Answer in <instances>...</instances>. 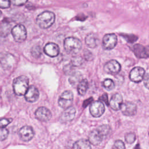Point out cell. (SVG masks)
<instances>
[{
  "label": "cell",
  "instance_id": "1",
  "mask_svg": "<svg viewBox=\"0 0 149 149\" xmlns=\"http://www.w3.org/2000/svg\"><path fill=\"white\" fill-rule=\"evenodd\" d=\"M110 130L111 128L108 125H103L99 126L97 129L93 130L89 134V142L94 146L100 144L103 139L109 133Z\"/></svg>",
  "mask_w": 149,
  "mask_h": 149
},
{
  "label": "cell",
  "instance_id": "2",
  "mask_svg": "<svg viewBox=\"0 0 149 149\" xmlns=\"http://www.w3.org/2000/svg\"><path fill=\"white\" fill-rule=\"evenodd\" d=\"M14 93L18 96L24 95L29 88V79L25 76H20L15 79L13 83Z\"/></svg>",
  "mask_w": 149,
  "mask_h": 149
},
{
  "label": "cell",
  "instance_id": "3",
  "mask_svg": "<svg viewBox=\"0 0 149 149\" xmlns=\"http://www.w3.org/2000/svg\"><path fill=\"white\" fill-rule=\"evenodd\" d=\"M55 19V14L50 11H45L40 13L36 19V23L42 29L51 27Z\"/></svg>",
  "mask_w": 149,
  "mask_h": 149
},
{
  "label": "cell",
  "instance_id": "4",
  "mask_svg": "<svg viewBox=\"0 0 149 149\" xmlns=\"http://www.w3.org/2000/svg\"><path fill=\"white\" fill-rule=\"evenodd\" d=\"M82 47L81 41L74 37L66 38L64 41V48L70 54H77L80 52Z\"/></svg>",
  "mask_w": 149,
  "mask_h": 149
},
{
  "label": "cell",
  "instance_id": "5",
  "mask_svg": "<svg viewBox=\"0 0 149 149\" xmlns=\"http://www.w3.org/2000/svg\"><path fill=\"white\" fill-rule=\"evenodd\" d=\"M12 34L16 42L24 41L27 37V31L25 27L22 24H17L12 29Z\"/></svg>",
  "mask_w": 149,
  "mask_h": 149
},
{
  "label": "cell",
  "instance_id": "6",
  "mask_svg": "<svg viewBox=\"0 0 149 149\" xmlns=\"http://www.w3.org/2000/svg\"><path fill=\"white\" fill-rule=\"evenodd\" d=\"M73 100V95L72 91H65L59 97L58 100V104L60 107L66 109L71 107Z\"/></svg>",
  "mask_w": 149,
  "mask_h": 149
},
{
  "label": "cell",
  "instance_id": "7",
  "mask_svg": "<svg viewBox=\"0 0 149 149\" xmlns=\"http://www.w3.org/2000/svg\"><path fill=\"white\" fill-rule=\"evenodd\" d=\"M117 41V37L115 34H107L102 39L103 47L105 49H112L116 46Z\"/></svg>",
  "mask_w": 149,
  "mask_h": 149
},
{
  "label": "cell",
  "instance_id": "8",
  "mask_svg": "<svg viewBox=\"0 0 149 149\" xmlns=\"http://www.w3.org/2000/svg\"><path fill=\"white\" fill-rule=\"evenodd\" d=\"M121 69L120 63L116 60H111L107 62L104 65V71L108 74H118Z\"/></svg>",
  "mask_w": 149,
  "mask_h": 149
},
{
  "label": "cell",
  "instance_id": "9",
  "mask_svg": "<svg viewBox=\"0 0 149 149\" xmlns=\"http://www.w3.org/2000/svg\"><path fill=\"white\" fill-rule=\"evenodd\" d=\"M90 111L91 115L94 117L98 118L101 116L105 111L104 104L100 101L92 102L90 107Z\"/></svg>",
  "mask_w": 149,
  "mask_h": 149
},
{
  "label": "cell",
  "instance_id": "10",
  "mask_svg": "<svg viewBox=\"0 0 149 149\" xmlns=\"http://www.w3.org/2000/svg\"><path fill=\"white\" fill-rule=\"evenodd\" d=\"M145 76V70L141 67H135L130 72V79L135 83L140 82Z\"/></svg>",
  "mask_w": 149,
  "mask_h": 149
},
{
  "label": "cell",
  "instance_id": "11",
  "mask_svg": "<svg viewBox=\"0 0 149 149\" xmlns=\"http://www.w3.org/2000/svg\"><path fill=\"white\" fill-rule=\"evenodd\" d=\"M120 109L122 113L125 116H132L137 112V106L135 104L131 102H126L122 103Z\"/></svg>",
  "mask_w": 149,
  "mask_h": 149
},
{
  "label": "cell",
  "instance_id": "12",
  "mask_svg": "<svg viewBox=\"0 0 149 149\" xmlns=\"http://www.w3.org/2000/svg\"><path fill=\"white\" fill-rule=\"evenodd\" d=\"M19 135L23 141H28L33 137L34 132L32 127L30 126H24L19 130Z\"/></svg>",
  "mask_w": 149,
  "mask_h": 149
},
{
  "label": "cell",
  "instance_id": "13",
  "mask_svg": "<svg viewBox=\"0 0 149 149\" xmlns=\"http://www.w3.org/2000/svg\"><path fill=\"white\" fill-rule=\"evenodd\" d=\"M35 115L37 119L41 121L46 122L49 120L52 116L51 111L44 107H39L35 112Z\"/></svg>",
  "mask_w": 149,
  "mask_h": 149
},
{
  "label": "cell",
  "instance_id": "14",
  "mask_svg": "<svg viewBox=\"0 0 149 149\" xmlns=\"http://www.w3.org/2000/svg\"><path fill=\"white\" fill-rule=\"evenodd\" d=\"M39 97V91L38 89L34 86H31L29 87L26 93L24 94L25 99L30 102L36 101Z\"/></svg>",
  "mask_w": 149,
  "mask_h": 149
},
{
  "label": "cell",
  "instance_id": "15",
  "mask_svg": "<svg viewBox=\"0 0 149 149\" xmlns=\"http://www.w3.org/2000/svg\"><path fill=\"white\" fill-rule=\"evenodd\" d=\"M76 114V109L73 107H70L62 113L60 116V121L62 123H66L72 120Z\"/></svg>",
  "mask_w": 149,
  "mask_h": 149
},
{
  "label": "cell",
  "instance_id": "16",
  "mask_svg": "<svg viewBox=\"0 0 149 149\" xmlns=\"http://www.w3.org/2000/svg\"><path fill=\"white\" fill-rule=\"evenodd\" d=\"M44 51L47 55L51 57H55L59 54V48L57 44L54 42H49L44 47Z\"/></svg>",
  "mask_w": 149,
  "mask_h": 149
},
{
  "label": "cell",
  "instance_id": "17",
  "mask_svg": "<svg viewBox=\"0 0 149 149\" xmlns=\"http://www.w3.org/2000/svg\"><path fill=\"white\" fill-rule=\"evenodd\" d=\"M122 103V97L120 94L118 93H116L114 95H113L109 101V105L111 108L115 111H118L120 109Z\"/></svg>",
  "mask_w": 149,
  "mask_h": 149
},
{
  "label": "cell",
  "instance_id": "18",
  "mask_svg": "<svg viewBox=\"0 0 149 149\" xmlns=\"http://www.w3.org/2000/svg\"><path fill=\"white\" fill-rule=\"evenodd\" d=\"M133 52L136 56L139 58H146L149 56V53L147 48H145L139 44L134 45Z\"/></svg>",
  "mask_w": 149,
  "mask_h": 149
},
{
  "label": "cell",
  "instance_id": "19",
  "mask_svg": "<svg viewBox=\"0 0 149 149\" xmlns=\"http://www.w3.org/2000/svg\"><path fill=\"white\" fill-rule=\"evenodd\" d=\"M86 44L89 48H95L99 44V39L98 36L94 33L88 34L85 39Z\"/></svg>",
  "mask_w": 149,
  "mask_h": 149
},
{
  "label": "cell",
  "instance_id": "20",
  "mask_svg": "<svg viewBox=\"0 0 149 149\" xmlns=\"http://www.w3.org/2000/svg\"><path fill=\"white\" fill-rule=\"evenodd\" d=\"M90 143L86 139H80L76 141L72 147V149H91Z\"/></svg>",
  "mask_w": 149,
  "mask_h": 149
},
{
  "label": "cell",
  "instance_id": "21",
  "mask_svg": "<svg viewBox=\"0 0 149 149\" xmlns=\"http://www.w3.org/2000/svg\"><path fill=\"white\" fill-rule=\"evenodd\" d=\"M11 31V25L8 22H2L0 23V36L5 37L8 36Z\"/></svg>",
  "mask_w": 149,
  "mask_h": 149
},
{
  "label": "cell",
  "instance_id": "22",
  "mask_svg": "<svg viewBox=\"0 0 149 149\" xmlns=\"http://www.w3.org/2000/svg\"><path fill=\"white\" fill-rule=\"evenodd\" d=\"M82 75L79 72H74L72 74H70V76L69 79V83L73 86H76L78 85L79 82L82 80Z\"/></svg>",
  "mask_w": 149,
  "mask_h": 149
},
{
  "label": "cell",
  "instance_id": "23",
  "mask_svg": "<svg viewBox=\"0 0 149 149\" xmlns=\"http://www.w3.org/2000/svg\"><path fill=\"white\" fill-rule=\"evenodd\" d=\"M88 83L86 79H82L77 85V91L79 95H84L88 88Z\"/></svg>",
  "mask_w": 149,
  "mask_h": 149
},
{
  "label": "cell",
  "instance_id": "24",
  "mask_svg": "<svg viewBox=\"0 0 149 149\" xmlns=\"http://www.w3.org/2000/svg\"><path fill=\"white\" fill-rule=\"evenodd\" d=\"M31 53L32 56L35 58H38L41 56L42 51L41 48L39 45H35L34 46L31 51Z\"/></svg>",
  "mask_w": 149,
  "mask_h": 149
},
{
  "label": "cell",
  "instance_id": "25",
  "mask_svg": "<svg viewBox=\"0 0 149 149\" xmlns=\"http://www.w3.org/2000/svg\"><path fill=\"white\" fill-rule=\"evenodd\" d=\"M102 86L105 88H106L108 90H111L115 87L114 82L112 80L110 79H107L104 80L102 83Z\"/></svg>",
  "mask_w": 149,
  "mask_h": 149
},
{
  "label": "cell",
  "instance_id": "26",
  "mask_svg": "<svg viewBox=\"0 0 149 149\" xmlns=\"http://www.w3.org/2000/svg\"><path fill=\"white\" fill-rule=\"evenodd\" d=\"M82 62H83L82 58L80 56H76L72 58L71 65L73 66H79L82 64Z\"/></svg>",
  "mask_w": 149,
  "mask_h": 149
},
{
  "label": "cell",
  "instance_id": "27",
  "mask_svg": "<svg viewBox=\"0 0 149 149\" xmlns=\"http://www.w3.org/2000/svg\"><path fill=\"white\" fill-rule=\"evenodd\" d=\"M136 140V135L133 133H127L125 136V140L129 144H132Z\"/></svg>",
  "mask_w": 149,
  "mask_h": 149
},
{
  "label": "cell",
  "instance_id": "28",
  "mask_svg": "<svg viewBox=\"0 0 149 149\" xmlns=\"http://www.w3.org/2000/svg\"><path fill=\"white\" fill-rule=\"evenodd\" d=\"M9 132L7 129L2 127L0 128V140L2 141L6 139L8 136Z\"/></svg>",
  "mask_w": 149,
  "mask_h": 149
},
{
  "label": "cell",
  "instance_id": "29",
  "mask_svg": "<svg viewBox=\"0 0 149 149\" xmlns=\"http://www.w3.org/2000/svg\"><path fill=\"white\" fill-rule=\"evenodd\" d=\"M112 149H125V146L122 141L118 140L115 141Z\"/></svg>",
  "mask_w": 149,
  "mask_h": 149
},
{
  "label": "cell",
  "instance_id": "30",
  "mask_svg": "<svg viewBox=\"0 0 149 149\" xmlns=\"http://www.w3.org/2000/svg\"><path fill=\"white\" fill-rule=\"evenodd\" d=\"M73 67V66H72V65H68L65 66L63 68V71H64L65 73L66 74H69V75L72 74L74 72Z\"/></svg>",
  "mask_w": 149,
  "mask_h": 149
},
{
  "label": "cell",
  "instance_id": "31",
  "mask_svg": "<svg viewBox=\"0 0 149 149\" xmlns=\"http://www.w3.org/2000/svg\"><path fill=\"white\" fill-rule=\"evenodd\" d=\"M12 122V119L3 118L0 119V128H2Z\"/></svg>",
  "mask_w": 149,
  "mask_h": 149
},
{
  "label": "cell",
  "instance_id": "32",
  "mask_svg": "<svg viewBox=\"0 0 149 149\" xmlns=\"http://www.w3.org/2000/svg\"><path fill=\"white\" fill-rule=\"evenodd\" d=\"M10 0H0V8H8L10 6Z\"/></svg>",
  "mask_w": 149,
  "mask_h": 149
},
{
  "label": "cell",
  "instance_id": "33",
  "mask_svg": "<svg viewBox=\"0 0 149 149\" xmlns=\"http://www.w3.org/2000/svg\"><path fill=\"white\" fill-rule=\"evenodd\" d=\"M11 2L16 6H21L26 3L27 0H10Z\"/></svg>",
  "mask_w": 149,
  "mask_h": 149
},
{
  "label": "cell",
  "instance_id": "34",
  "mask_svg": "<svg viewBox=\"0 0 149 149\" xmlns=\"http://www.w3.org/2000/svg\"><path fill=\"white\" fill-rule=\"evenodd\" d=\"M143 80H144V86H146V88L149 89V73L146 74L144 76V77L143 78Z\"/></svg>",
  "mask_w": 149,
  "mask_h": 149
},
{
  "label": "cell",
  "instance_id": "35",
  "mask_svg": "<svg viewBox=\"0 0 149 149\" xmlns=\"http://www.w3.org/2000/svg\"><path fill=\"white\" fill-rule=\"evenodd\" d=\"M84 57L85 58L88 60V61H90L93 59V56H92V54L90 52H89L88 51H86V52H84Z\"/></svg>",
  "mask_w": 149,
  "mask_h": 149
},
{
  "label": "cell",
  "instance_id": "36",
  "mask_svg": "<svg viewBox=\"0 0 149 149\" xmlns=\"http://www.w3.org/2000/svg\"><path fill=\"white\" fill-rule=\"evenodd\" d=\"M101 100L102 101H104L107 105H108V96H107V94H104L100 98V100Z\"/></svg>",
  "mask_w": 149,
  "mask_h": 149
},
{
  "label": "cell",
  "instance_id": "37",
  "mask_svg": "<svg viewBox=\"0 0 149 149\" xmlns=\"http://www.w3.org/2000/svg\"><path fill=\"white\" fill-rule=\"evenodd\" d=\"M92 101H93V98H89V99L86 100V101H87V103H84V107H85L86 105L87 106V105H88V104L90 103Z\"/></svg>",
  "mask_w": 149,
  "mask_h": 149
},
{
  "label": "cell",
  "instance_id": "38",
  "mask_svg": "<svg viewBox=\"0 0 149 149\" xmlns=\"http://www.w3.org/2000/svg\"><path fill=\"white\" fill-rule=\"evenodd\" d=\"M1 12L0 11V16H1Z\"/></svg>",
  "mask_w": 149,
  "mask_h": 149
}]
</instances>
